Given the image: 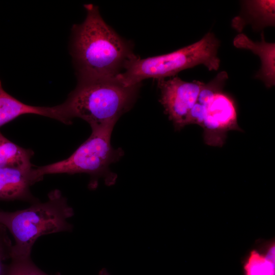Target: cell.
I'll return each instance as SVG.
<instances>
[{
    "label": "cell",
    "instance_id": "obj_1",
    "mask_svg": "<svg viewBox=\"0 0 275 275\" xmlns=\"http://www.w3.org/2000/svg\"><path fill=\"white\" fill-rule=\"evenodd\" d=\"M84 7L85 20L72 30L71 51L78 79L115 78L136 56L129 43L104 21L98 7Z\"/></svg>",
    "mask_w": 275,
    "mask_h": 275
},
{
    "label": "cell",
    "instance_id": "obj_2",
    "mask_svg": "<svg viewBox=\"0 0 275 275\" xmlns=\"http://www.w3.org/2000/svg\"><path fill=\"white\" fill-rule=\"evenodd\" d=\"M74 214L59 189L51 191L44 202L38 201L14 211H0V225L10 232L14 241L11 258L31 257L33 246L41 236L71 232L73 226L68 220Z\"/></svg>",
    "mask_w": 275,
    "mask_h": 275
},
{
    "label": "cell",
    "instance_id": "obj_3",
    "mask_svg": "<svg viewBox=\"0 0 275 275\" xmlns=\"http://www.w3.org/2000/svg\"><path fill=\"white\" fill-rule=\"evenodd\" d=\"M141 85L126 86L116 77L78 79L62 104L71 120L79 118L91 126L115 125L133 105Z\"/></svg>",
    "mask_w": 275,
    "mask_h": 275
},
{
    "label": "cell",
    "instance_id": "obj_4",
    "mask_svg": "<svg viewBox=\"0 0 275 275\" xmlns=\"http://www.w3.org/2000/svg\"><path fill=\"white\" fill-rule=\"evenodd\" d=\"M219 45L214 34L209 32L198 41L172 52L145 59L135 57L116 78L124 85L131 86L149 78L174 77L182 70L199 65L209 71H216L221 62L217 57Z\"/></svg>",
    "mask_w": 275,
    "mask_h": 275
},
{
    "label": "cell",
    "instance_id": "obj_5",
    "mask_svg": "<svg viewBox=\"0 0 275 275\" xmlns=\"http://www.w3.org/2000/svg\"><path fill=\"white\" fill-rule=\"evenodd\" d=\"M114 125L92 126V133L71 156L50 164L34 169L37 177L41 180L45 175L87 173L91 176L90 187H96L98 180L103 178L107 185H113L117 176L109 168L123 155L121 148L114 149L111 138Z\"/></svg>",
    "mask_w": 275,
    "mask_h": 275
},
{
    "label": "cell",
    "instance_id": "obj_6",
    "mask_svg": "<svg viewBox=\"0 0 275 275\" xmlns=\"http://www.w3.org/2000/svg\"><path fill=\"white\" fill-rule=\"evenodd\" d=\"M159 101L176 130L185 125L188 114L197 101L204 83L199 80L185 81L178 76L157 79Z\"/></svg>",
    "mask_w": 275,
    "mask_h": 275
},
{
    "label": "cell",
    "instance_id": "obj_7",
    "mask_svg": "<svg viewBox=\"0 0 275 275\" xmlns=\"http://www.w3.org/2000/svg\"><path fill=\"white\" fill-rule=\"evenodd\" d=\"M202 127L205 143L209 146L224 145L228 131H241L237 123L235 103L232 98L223 92L216 94L205 106Z\"/></svg>",
    "mask_w": 275,
    "mask_h": 275
},
{
    "label": "cell",
    "instance_id": "obj_8",
    "mask_svg": "<svg viewBox=\"0 0 275 275\" xmlns=\"http://www.w3.org/2000/svg\"><path fill=\"white\" fill-rule=\"evenodd\" d=\"M39 181L34 168H0V200L37 202L39 200L33 196L30 188Z\"/></svg>",
    "mask_w": 275,
    "mask_h": 275
},
{
    "label": "cell",
    "instance_id": "obj_9",
    "mask_svg": "<svg viewBox=\"0 0 275 275\" xmlns=\"http://www.w3.org/2000/svg\"><path fill=\"white\" fill-rule=\"evenodd\" d=\"M24 114L41 115L57 120L66 124L72 123L62 104L52 107H45L24 103L5 91L0 80V126Z\"/></svg>",
    "mask_w": 275,
    "mask_h": 275
},
{
    "label": "cell",
    "instance_id": "obj_10",
    "mask_svg": "<svg viewBox=\"0 0 275 275\" xmlns=\"http://www.w3.org/2000/svg\"><path fill=\"white\" fill-rule=\"evenodd\" d=\"M234 46L240 49L251 50L259 56L261 65L255 78L263 82L267 88L275 85V43L265 41L264 32L261 33V41L254 42L245 34L240 33L233 40Z\"/></svg>",
    "mask_w": 275,
    "mask_h": 275
},
{
    "label": "cell",
    "instance_id": "obj_11",
    "mask_svg": "<svg viewBox=\"0 0 275 275\" xmlns=\"http://www.w3.org/2000/svg\"><path fill=\"white\" fill-rule=\"evenodd\" d=\"M275 1L269 0L245 1L241 13L232 20V26L241 32L244 26L251 24L257 31L264 28L274 26Z\"/></svg>",
    "mask_w": 275,
    "mask_h": 275
},
{
    "label": "cell",
    "instance_id": "obj_12",
    "mask_svg": "<svg viewBox=\"0 0 275 275\" xmlns=\"http://www.w3.org/2000/svg\"><path fill=\"white\" fill-rule=\"evenodd\" d=\"M33 152L9 140L0 132V168L15 167L31 169Z\"/></svg>",
    "mask_w": 275,
    "mask_h": 275
},
{
    "label": "cell",
    "instance_id": "obj_13",
    "mask_svg": "<svg viewBox=\"0 0 275 275\" xmlns=\"http://www.w3.org/2000/svg\"><path fill=\"white\" fill-rule=\"evenodd\" d=\"M244 269L245 275H274V245L270 246L265 253L252 251Z\"/></svg>",
    "mask_w": 275,
    "mask_h": 275
},
{
    "label": "cell",
    "instance_id": "obj_14",
    "mask_svg": "<svg viewBox=\"0 0 275 275\" xmlns=\"http://www.w3.org/2000/svg\"><path fill=\"white\" fill-rule=\"evenodd\" d=\"M228 79V73L223 71L219 72L209 82L204 83L199 93L197 102L204 106H206L216 94L223 92Z\"/></svg>",
    "mask_w": 275,
    "mask_h": 275
},
{
    "label": "cell",
    "instance_id": "obj_15",
    "mask_svg": "<svg viewBox=\"0 0 275 275\" xmlns=\"http://www.w3.org/2000/svg\"><path fill=\"white\" fill-rule=\"evenodd\" d=\"M5 275H49L38 267L31 257L11 258Z\"/></svg>",
    "mask_w": 275,
    "mask_h": 275
},
{
    "label": "cell",
    "instance_id": "obj_16",
    "mask_svg": "<svg viewBox=\"0 0 275 275\" xmlns=\"http://www.w3.org/2000/svg\"><path fill=\"white\" fill-rule=\"evenodd\" d=\"M7 230L0 225V275H5L8 265L6 262L11 258L12 243Z\"/></svg>",
    "mask_w": 275,
    "mask_h": 275
},
{
    "label": "cell",
    "instance_id": "obj_17",
    "mask_svg": "<svg viewBox=\"0 0 275 275\" xmlns=\"http://www.w3.org/2000/svg\"><path fill=\"white\" fill-rule=\"evenodd\" d=\"M205 112V107L196 102L188 114L185 125L197 124L202 127L203 123Z\"/></svg>",
    "mask_w": 275,
    "mask_h": 275
},
{
    "label": "cell",
    "instance_id": "obj_18",
    "mask_svg": "<svg viewBox=\"0 0 275 275\" xmlns=\"http://www.w3.org/2000/svg\"><path fill=\"white\" fill-rule=\"evenodd\" d=\"M98 275H110V274L106 269L102 268L99 271Z\"/></svg>",
    "mask_w": 275,
    "mask_h": 275
}]
</instances>
